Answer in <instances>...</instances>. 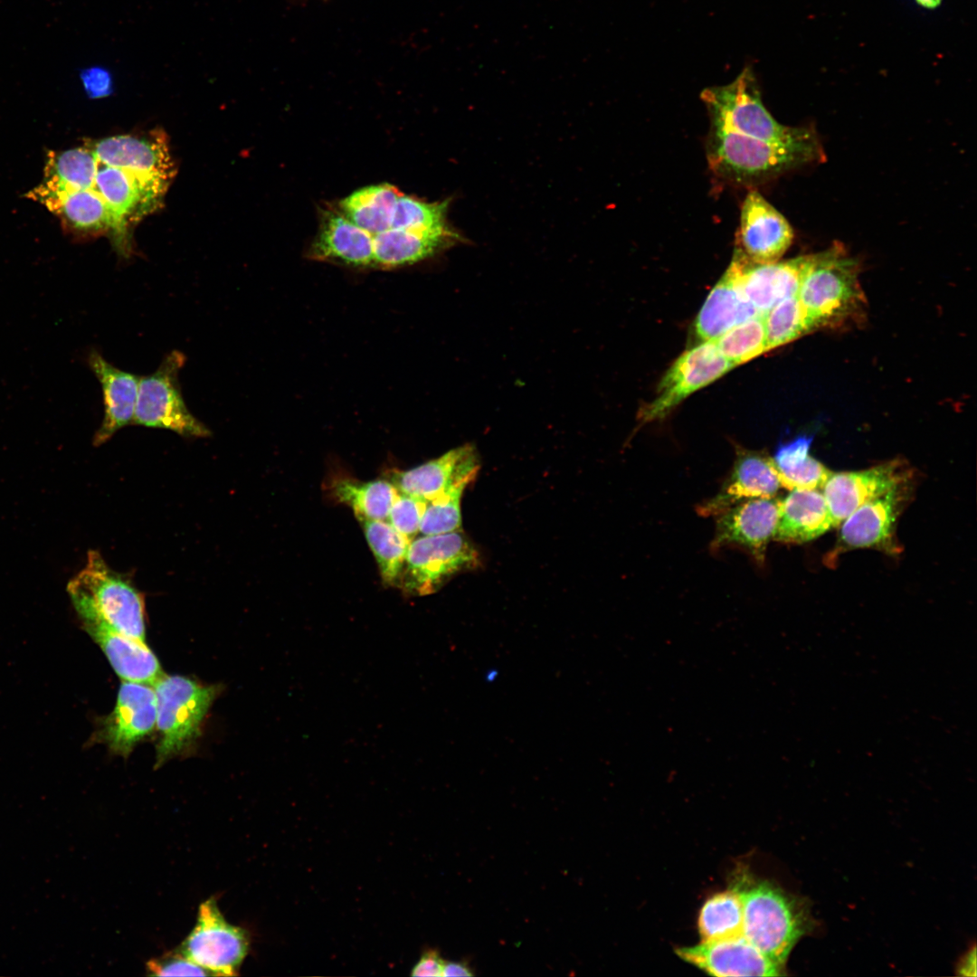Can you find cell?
<instances>
[{"instance_id":"6da1fadb","label":"cell","mask_w":977,"mask_h":977,"mask_svg":"<svg viewBox=\"0 0 977 977\" xmlns=\"http://www.w3.org/2000/svg\"><path fill=\"white\" fill-rule=\"evenodd\" d=\"M731 888L740 896L743 935L784 970L796 943L811 927L808 906L774 883L737 872Z\"/></svg>"},{"instance_id":"7a4b0ae2","label":"cell","mask_w":977,"mask_h":977,"mask_svg":"<svg viewBox=\"0 0 977 977\" xmlns=\"http://www.w3.org/2000/svg\"><path fill=\"white\" fill-rule=\"evenodd\" d=\"M708 166L723 181L747 185L792 167L824 159L820 142L789 145L710 128L706 146Z\"/></svg>"},{"instance_id":"3957f363","label":"cell","mask_w":977,"mask_h":977,"mask_svg":"<svg viewBox=\"0 0 977 977\" xmlns=\"http://www.w3.org/2000/svg\"><path fill=\"white\" fill-rule=\"evenodd\" d=\"M858 272V263L842 246L812 255L797 297L814 329L840 327L861 318L867 301Z\"/></svg>"},{"instance_id":"277c9868","label":"cell","mask_w":977,"mask_h":977,"mask_svg":"<svg viewBox=\"0 0 977 977\" xmlns=\"http://www.w3.org/2000/svg\"><path fill=\"white\" fill-rule=\"evenodd\" d=\"M67 591L78 615H94L121 634L146 643L144 595L129 576L112 569L96 550L69 582Z\"/></svg>"},{"instance_id":"5b68a950","label":"cell","mask_w":977,"mask_h":977,"mask_svg":"<svg viewBox=\"0 0 977 977\" xmlns=\"http://www.w3.org/2000/svg\"><path fill=\"white\" fill-rule=\"evenodd\" d=\"M700 97L708 111L710 128L773 143L820 142L813 129L783 125L770 114L750 67H745L728 84L705 89Z\"/></svg>"},{"instance_id":"8992f818","label":"cell","mask_w":977,"mask_h":977,"mask_svg":"<svg viewBox=\"0 0 977 977\" xmlns=\"http://www.w3.org/2000/svg\"><path fill=\"white\" fill-rule=\"evenodd\" d=\"M157 698L156 767L185 750L201 733V725L218 693L183 676L164 675L153 686Z\"/></svg>"},{"instance_id":"52a82bcc","label":"cell","mask_w":977,"mask_h":977,"mask_svg":"<svg viewBox=\"0 0 977 977\" xmlns=\"http://www.w3.org/2000/svg\"><path fill=\"white\" fill-rule=\"evenodd\" d=\"M185 361L182 352L173 350L154 373L139 378L132 424L169 430L186 438L211 435L207 426L189 411L182 395L178 375Z\"/></svg>"},{"instance_id":"ba28073f","label":"cell","mask_w":977,"mask_h":977,"mask_svg":"<svg viewBox=\"0 0 977 977\" xmlns=\"http://www.w3.org/2000/svg\"><path fill=\"white\" fill-rule=\"evenodd\" d=\"M421 536L410 543L397 586L404 594L434 593L452 576L478 566L477 549L458 530Z\"/></svg>"},{"instance_id":"9c48e42d","label":"cell","mask_w":977,"mask_h":977,"mask_svg":"<svg viewBox=\"0 0 977 977\" xmlns=\"http://www.w3.org/2000/svg\"><path fill=\"white\" fill-rule=\"evenodd\" d=\"M250 948L248 933L226 921L215 898L201 904L194 929L178 950L212 976H235Z\"/></svg>"},{"instance_id":"30bf717a","label":"cell","mask_w":977,"mask_h":977,"mask_svg":"<svg viewBox=\"0 0 977 977\" xmlns=\"http://www.w3.org/2000/svg\"><path fill=\"white\" fill-rule=\"evenodd\" d=\"M732 368L715 341H704L686 350L661 378L654 399L640 408L638 420L647 423L664 418L689 394Z\"/></svg>"},{"instance_id":"8fae6325","label":"cell","mask_w":977,"mask_h":977,"mask_svg":"<svg viewBox=\"0 0 977 977\" xmlns=\"http://www.w3.org/2000/svg\"><path fill=\"white\" fill-rule=\"evenodd\" d=\"M912 477L908 465L899 459L864 470L832 472L822 488L832 526L866 502L910 483Z\"/></svg>"},{"instance_id":"7c38bea8","label":"cell","mask_w":977,"mask_h":977,"mask_svg":"<svg viewBox=\"0 0 977 977\" xmlns=\"http://www.w3.org/2000/svg\"><path fill=\"white\" fill-rule=\"evenodd\" d=\"M157 726V698L150 685L125 680L114 710L103 718L92 738L127 757L138 742Z\"/></svg>"},{"instance_id":"4fadbf2b","label":"cell","mask_w":977,"mask_h":977,"mask_svg":"<svg viewBox=\"0 0 977 977\" xmlns=\"http://www.w3.org/2000/svg\"><path fill=\"white\" fill-rule=\"evenodd\" d=\"M813 254L784 261L755 263L735 249L727 268L745 298L761 315L781 300L795 296Z\"/></svg>"},{"instance_id":"5bb4252c","label":"cell","mask_w":977,"mask_h":977,"mask_svg":"<svg viewBox=\"0 0 977 977\" xmlns=\"http://www.w3.org/2000/svg\"><path fill=\"white\" fill-rule=\"evenodd\" d=\"M781 499L754 498L740 502L720 513L711 549L736 545L748 552L758 564H764L766 548L773 538L779 518Z\"/></svg>"},{"instance_id":"9a60e30c","label":"cell","mask_w":977,"mask_h":977,"mask_svg":"<svg viewBox=\"0 0 977 977\" xmlns=\"http://www.w3.org/2000/svg\"><path fill=\"white\" fill-rule=\"evenodd\" d=\"M910 485L905 484L866 502L848 516L840 524L838 553L842 549L864 547L896 553V526L908 498Z\"/></svg>"},{"instance_id":"2e32d148","label":"cell","mask_w":977,"mask_h":977,"mask_svg":"<svg viewBox=\"0 0 977 977\" xmlns=\"http://www.w3.org/2000/svg\"><path fill=\"white\" fill-rule=\"evenodd\" d=\"M792 240L787 220L757 191H750L741 208L735 250L755 263L774 262Z\"/></svg>"},{"instance_id":"e0dca14e","label":"cell","mask_w":977,"mask_h":977,"mask_svg":"<svg viewBox=\"0 0 977 977\" xmlns=\"http://www.w3.org/2000/svg\"><path fill=\"white\" fill-rule=\"evenodd\" d=\"M676 953L713 976H781L783 971L744 935L679 947Z\"/></svg>"},{"instance_id":"ac0fdd59","label":"cell","mask_w":977,"mask_h":977,"mask_svg":"<svg viewBox=\"0 0 977 977\" xmlns=\"http://www.w3.org/2000/svg\"><path fill=\"white\" fill-rule=\"evenodd\" d=\"M735 451L729 476L713 498L697 507L699 515L717 516L745 500L773 498L782 487L772 458L741 447Z\"/></svg>"},{"instance_id":"d6986e66","label":"cell","mask_w":977,"mask_h":977,"mask_svg":"<svg viewBox=\"0 0 977 977\" xmlns=\"http://www.w3.org/2000/svg\"><path fill=\"white\" fill-rule=\"evenodd\" d=\"M479 468L476 448L465 444L411 470L392 471L389 480L399 492L429 502L457 482L472 481Z\"/></svg>"},{"instance_id":"ffe728a7","label":"cell","mask_w":977,"mask_h":977,"mask_svg":"<svg viewBox=\"0 0 977 977\" xmlns=\"http://www.w3.org/2000/svg\"><path fill=\"white\" fill-rule=\"evenodd\" d=\"M308 255L318 261L373 269V237L352 223L338 208L325 207L320 211L318 232Z\"/></svg>"},{"instance_id":"44dd1931","label":"cell","mask_w":977,"mask_h":977,"mask_svg":"<svg viewBox=\"0 0 977 977\" xmlns=\"http://www.w3.org/2000/svg\"><path fill=\"white\" fill-rule=\"evenodd\" d=\"M78 616L83 629L100 647L122 679L153 686L165 675L146 643L121 634L94 615Z\"/></svg>"},{"instance_id":"7402d4cb","label":"cell","mask_w":977,"mask_h":977,"mask_svg":"<svg viewBox=\"0 0 977 977\" xmlns=\"http://www.w3.org/2000/svg\"><path fill=\"white\" fill-rule=\"evenodd\" d=\"M88 364L103 394L104 415L93 439V444L100 446L133 423L140 377L114 366L94 349L89 354Z\"/></svg>"},{"instance_id":"603a6c76","label":"cell","mask_w":977,"mask_h":977,"mask_svg":"<svg viewBox=\"0 0 977 977\" xmlns=\"http://www.w3.org/2000/svg\"><path fill=\"white\" fill-rule=\"evenodd\" d=\"M102 163L172 179L174 164L160 133L118 135L89 145Z\"/></svg>"},{"instance_id":"cb8c5ba5","label":"cell","mask_w":977,"mask_h":977,"mask_svg":"<svg viewBox=\"0 0 977 977\" xmlns=\"http://www.w3.org/2000/svg\"><path fill=\"white\" fill-rule=\"evenodd\" d=\"M462 241L455 231L420 232L390 228L373 236V269L391 270L424 261Z\"/></svg>"},{"instance_id":"d4e9b609","label":"cell","mask_w":977,"mask_h":977,"mask_svg":"<svg viewBox=\"0 0 977 977\" xmlns=\"http://www.w3.org/2000/svg\"><path fill=\"white\" fill-rule=\"evenodd\" d=\"M831 526V515L820 489H793L781 499L773 539L789 544L806 543Z\"/></svg>"},{"instance_id":"484cf974","label":"cell","mask_w":977,"mask_h":977,"mask_svg":"<svg viewBox=\"0 0 977 977\" xmlns=\"http://www.w3.org/2000/svg\"><path fill=\"white\" fill-rule=\"evenodd\" d=\"M756 316L761 314L745 298L727 269L697 317L696 334L703 341H715L732 327Z\"/></svg>"},{"instance_id":"4316f807","label":"cell","mask_w":977,"mask_h":977,"mask_svg":"<svg viewBox=\"0 0 977 977\" xmlns=\"http://www.w3.org/2000/svg\"><path fill=\"white\" fill-rule=\"evenodd\" d=\"M57 214L67 232L79 237L111 231L115 222L101 198L90 189L64 191L33 197Z\"/></svg>"},{"instance_id":"83f0119b","label":"cell","mask_w":977,"mask_h":977,"mask_svg":"<svg viewBox=\"0 0 977 977\" xmlns=\"http://www.w3.org/2000/svg\"><path fill=\"white\" fill-rule=\"evenodd\" d=\"M97 171V159L89 145L50 152L44 180L30 193V197L64 191L90 189Z\"/></svg>"},{"instance_id":"f1b7e54d","label":"cell","mask_w":977,"mask_h":977,"mask_svg":"<svg viewBox=\"0 0 977 977\" xmlns=\"http://www.w3.org/2000/svg\"><path fill=\"white\" fill-rule=\"evenodd\" d=\"M813 438L801 435L781 443L772 458L781 486L790 489H822L832 473L810 455Z\"/></svg>"},{"instance_id":"f546056e","label":"cell","mask_w":977,"mask_h":977,"mask_svg":"<svg viewBox=\"0 0 977 977\" xmlns=\"http://www.w3.org/2000/svg\"><path fill=\"white\" fill-rule=\"evenodd\" d=\"M403 193L387 183L356 190L338 204V209L372 237L391 227L395 204Z\"/></svg>"},{"instance_id":"4dcf8cb0","label":"cell","mask_w":977,"mask_h":977,"mask_svg":"<svg viewBox=\"0 0 977 977\" xmlns=\"http://www.w3.org/2000/svg\"><path fill=\"white\" fill-rule=\"evenodd\" d=\"M330 491L335 499L353 509L356 518L386 520L398 494L389 479L358 481L350 478L335 479Z\"/></svg>"},{"instance_id":"1f68e13d","label":"cell","mask_w":977,"mask_h":977,"mask_svg":"<svg viewBox=\"0 0 977 977\" xmlns=\"http://www.w3.org/2000/svg\"><path fill=\"white\" fill-rule=\"evenodd\" d=\"M358 521L376 560L383 582L389 586H398L412 540L386 520L358 518Z\"/></svg>"},{"instance_id":"d6a6232c","label":"cell","mask_w":977,"mask_h":977,"mask_svg":"<svg viewBox=\"0 0 977 977\" xmlns=\"http://www.w3.org/2000/svg\"><path fill=\"white\" fill-rule=\"evenodd\" d=\"M697 927L701 942L743 935V907L739 894L730 887L710 896L700 909Z\"/></svg>"},{"instance_id":"836d02e7","label":"cell","mask_w":977,"mask_h":977,"mask_svg":"<svg viewBox=\"0 0 977 977\" xmlns=\"http://www.w3.org/2000/svg\"><path fill=\"white\" fill-rule=\"evenodd\" d=\"M450 200L426 202L402 194L398 198L391 222L394 229L420 232H448L453 231L447 222Z\"/></svg>"},{"instance_id":"e575fe53","label":"cell","mask_w":977,"mask_h":977,"mask_svg":"<svg viewBox=\"0 0 977 977\" xmlns=\"http://www.w3.org/2000/svg\"><path fill=\"white\" fill-rule=\"evenodd\" d=\"M766 349L783 346L814 330L797 295L786 298L764 315Z\"/></svg>"},{"instance_id":"d590c367","label":"cell","mask_w":977,"mask_h":977,"mask_svg":"<svg viewBox=\"0 0 977 977\" xmlns=\"http://www.w3.org/2000/svg\"><path fill=\"white\" fill-rule=\"evenodd\" d=\"M715 342L734 367L748 362L767 351L764 316H756L736 325Z\"/></svg>"},{"instance_id":"8d00e7d4","label":"cell","mask_w":977,"mask_h":977,"mask_svg":"<svg viewBox=\"0 0 977 977\" xmlns=\"http://www.w3.org/2000/svg\"><path fill=\"white\" fill-rule=\"evenodd\" d=\"M470 480H462L427 502L421 522V535H437L457 531L461 526L460 501Z\"/></svg>"},{"instance_id":"74e56055","label":"cell","mask_w":977,"mask_h":977,"mask_svg":"<svg viewBox=\"0 0 977 977\" xmlns=\"http://www.w3.org/2000/svg\"><path fill=\"white\" fill-rule=\"evenodd\" d=\"M426 506L427 501L398 491L386 521L399 533L413 540L420 532Z\"/></svg>"},{"instance_id":"f35d334b","label":"cell","mask_w":977,"mask_h":977,"mask_svg":"<svg viewBox=\"0 0 977 977\" xmlns=\"http://www.w3.org/2000/svg\"><path fill=\"white\" fill-rule=\"evenodd\" d=\"M147 970L153 976H208L210 972L198 965L178 949L147 962Z\"/></svg>"},{"instance_id":"ab89813d","label":"cell","mask_w":977,"mask_h":977,"mask_svg":"<svg viewBox=\"0 0 977 977\" xmlns=\"http://www.w3.org/2000/svg\"><path fill=\"white\" fill-rule=\"evenodd\" d=\"M80 80L86 95L90 99H101L114 91V80L111 71L102 65H91L80 71Z\"/></svg>"},{"instance_id":"60d3db41","label":"cell","mask_w":977,"mask_h":977,"mask_svg":"<svg viewBox=\"0 0 977 977\" xmlns=\"http://www.w3.org/2000/svg\"><path fill=\"white\" fill-rule=\"evenodd\" d=\"M444 961L438 951L426 950L411 972L412 976H441Z\"/></svg>"},{"instance_id":"b9f144b4","label":"cell","mask_w":977,"mask_h":977,"mask_svg":"<svg viewBox=\"0 0 977 977\" xmlns=\"http://www.w3.org/2000/svg\"><path fill=\"white\" fill-rule=\"evenodd\" d=\"M441 976H474L466 962H444Z\"/></svg>"},{"instance_id":"7bdbcfd3","label":"cell","mask_w":977,"mask_h":977,"mask_svg":"<svg viewBox=\"0 0 977 977\" xmlns=\"http://www.w3.org/2000/svg\"><path fill=\"white\" fill-rule=\"evenodd\" d=\"M975 949L973 948L969 953L963 959V962L959 967V971L963 975H972L971 971L976 975V964H975Z\"/></svg>"},{"instance_id":"ee69618b","label":"cell","mask_w":977,"mask_h":977,"mask_svg":"<svg viewBox=\"0 0 977 977\" xmlns=\"http://www.w3.org/2000/svg\"><path fill=\"white\" fill-rule=\"evenodd\" d=\"M915 2L921 7L927 8V9H934V8L938 7L941 5L942 0H915Z\"/></svg>"}]
</instances>
